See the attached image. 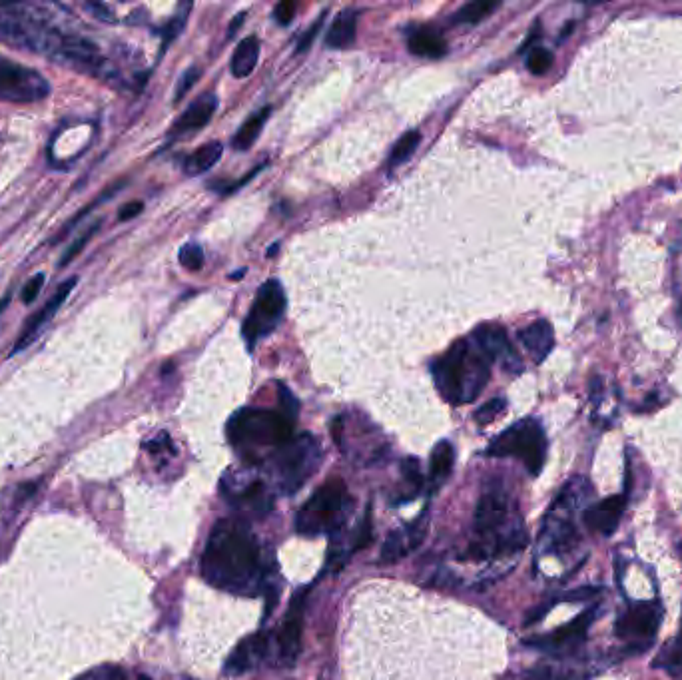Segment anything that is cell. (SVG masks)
Returning a JSON list of instances; mask_svg holds the SVG:
<instances>
[{"mask_svg": "<svg viewBox=\"0 0 682 680\" xmlns=\"http://www.w3.org/2000/svg\"><path fill=\"white\" fill-rule=\"evenodd\" d=\"M66 8L36 2H0V42L44 56L80 74L122 86L118 68L98 44L62 22Z\"/></svg>", "mask_w": 682, "mask_h": 680, "instance_id": "obj_1", "label": "cell"}, {"mask_svg": "<svg viewBox=\"0 0 682 680\" xmlns=\"http://www.w3.org/2000/svg\"><path fill=\"white\" fill-rule=\"evenodd\" d=\"M200 569L212 587L238 597H256L266 585L262 549L244 519L226 517L214 525Z\"/></svg>", "mask_w": 682, "mask_h": 680, "instance_id": "obj_2", "label": "cell"}, {"mask_svg": "<svg viewBox=\"0 0 682 680\" xmlns=\"http://www.w3.org/2000/svg\"><path fill=\"white\" fill-rule=\"evenodd\" d=\"M473 535L469 557L477 561L517 555L529 543L517 505L499 489H491L481 495L475 509Z\"/></svg>", "mask_w": 682, "mask_h": 680, "instance_id": "obj_3", "label": "cell"}, {"mask_svg": "<svg viewBox=\"0 0 682 680\" xmlns=\"http://www.w3.org/2000/svg\"><path fill=\"white\" fill-rule=\"evenodd\" d=\"M441 397L453 405L475 401L491 377V361L473 340L455 341L433 367Z\"/></svg>", "mask_w": 682, "mask_h": 680, "instance_id": "obj_4", "label": "cell"}, {"mask_svg": "<svg viewBox=\"0 0 682 680\" xmlns=\"http://www.w3.org/2000/svg\"><path fill=\"white\" fill-rule=\"evenodd\" d=\"M593 489L585 477L569 479L551 503L539 533L537 551L543 557H565L579 545V515Z\"/></svg>", "mask_w": 682, "mask_h": 680, "instance_id": "obj_5", "label": "cell"}, {"mask_svg": "<svg viewBox=\"0 0 682 680\" xmlns=\"http://www.w3.org/2000/svg\"><path fill=\"white\" fill-rule=\"evenodd\" d=\"M294 423L282 411L246 407L236 411L228 421V439L244 457L256 463L260 461L258 455L262 449L278 451L294 439Z\"/></svg>", "mask_w": 682, "mask_h": 680, "instance_id": "obj_6", "label": "cell"}, {"mask_svg": "<svg viewBox=\"0 0 682 680\" xmlns=\"http://www.w3.org/2000/svg\"><path fill=\"white\" fill-rule=\"evenodd\" d=\"M353 511V499L341 479L324 483L298 511L296 531L304 537L336 535L345 529Z\"/></svg>", "mask_w": 682, "mask_h": 680, "instance_id": "obj_7", "label": "cell"}, {"mask_svg": "<svg viewBox=\"0 0 682 680\" xmlns=\"http://www.w3.org/2000/svg\"><path fill=\"white\" fill-rule=\"evenodd\" d=\"M322 459V445L310 433H302L274 451L272 465L280 491L284 495L298 493L308 483V479L316 475Z\"/></svg>", "mask_w": 682, "mask_h": 680, "instance_id": "obj_8", "label": "cell"}, {"mask_svg": "<svg viewBox=\"0 0 682 680\" xmlns=\"http://www.w3.org/2000/svg\"><path fill=\"white\" fill-rule=\"evenodd\" d=\"M547 435L543 425L533 419H521L501 435H497L487 447L489 457H515L527 471L537 477L547 461Z\"/></svg>", "mask_w": 682, "mask_h": 680, "instance_id": "obj_9", "label": "cell"}, {"mask_svg": "<svg viewBox=\"0 0 682 680\" xmlns=\"http://www.w3.org/2000/svg\"><path fill=\"white\" fill-rule=\"evenodd\" d=\"M663 623V607L657 601H639L617 619L615 633L629 653H645L653 647Z\"/></svg>", "mask_w": 682, "mask_h": 680, "instance_id": "obj_10", "label": "cell"}, {"mask_svg": "<svg viewBox=\"0 0 682 680\" xmlns=\"http://www.w3.org/2000/svg\"><path fill=\"white\" fill-rule=\"evenodd\" d=\"M286 314V292L278 280H268L260 290L244 320V340L254 349L256 341L268 338Z\"/></svg>", "mask_w": 682, "mask_h": 680, "instance_id": "obj_11", "label": "cell"}, {"mask_svg": "<svg viewBox=\"0 0 682 680\" xmlns=\"http://www.w3.org/2000/svg\"><path fill=\"white\" fill-rule=\"evenodd\" d=\"M50 82L34 68L12 62L0 54V100L30 104L48 98Z\"/></svg>", "mask_w": 682, "mask_h": 680, "instance_id": "obj_12", "label": "cell"}, {"mask_svg": "<svg viewBox=\"0 0 682 680\" xmlns=\"http://www.w3.org/2000/svg\"><path fill=\"white\" fill-rule=\"evenodd\" d=\"M220 493L224 499L246 515L264 517L272 511L274 497L270 495L266 483L246 471H230L220 483Z\"/></svg>", "mask_w": 682, "mask_h": 680, "instance_id": "obj_13", "label": "cell"}, {"mask_svg": "<svg viewBox=\"0 0 682 680\" xmlns=\"http://www.w3.org/2000/svg\"><path fill=\"white\" fill-rule=\"evenodd\" d=\"M597 613H599V607H593V609L585 611L583 615H579L575 621L557 629L555 633L545 635V637H535V639L527 641L525 645L539 649V651H547V653H563V651L577 649L579 645H583L587 641L589 629L595 623Z\"/></svg>", "mask_w": 682, "mask_h": 680, "instance_id": "obj_14", "label": "cell"}, {"mask_svg": "<svg viewBox=\"0 0 682 680\" xmlns=\"http://www.w3.org/2000/svg\"><path fill=\"white\" fill-rule=\"evenodd\" d=\"M427 527H429V519H427V511H423L411 523L395 529L385 539V543L381 547L379 563L393 565V563L401 561L403 557L411 555L423 543V539L427 535Z\"/></svg>", "mask_w": 682, "mask_h": 680, "instance_id": "obj_15", "label": "cell"}, {"mask_svg": "<svg viewBox=\"0 0 682 680\" xmlns=\"http://www.w3.org/2000/svg\"><path fill=\"white\" fill-rule=\"evenodd\" d=\"M304 613H306V591H300L294 597V601L288 609V615H286V619L278 631V637H276L278 655L286 667L296 665V659L300 655L302 631H304Z\"/></svg>", "mask_w": 682, "mask_h": 680, "instance_id": "obj_16", "label": "cell"}, {"mask_svg": "<svg viewBox=\"0 0 682 680\" xmlns=\"http://www.w3.org/2000/svg\"><path fill=\"white\" fill-rule=\"evenodd\" d=\"M471 340L477 343L491 363L499 361L513 375L523 371V361L501 326H481L473 332Z\"/></svg>", "mask_w": 682, "mask_h": 680, "instance_id": "obj_17", "label": "cell"}, {"mask_svg": "<svg viewBox=\"0 0 682 680\" xmlns=\"http://www.w3.org/2000/svg\"><path fill=\"white\" fill-rule=\"evenodd\" d=\"M627 507V495H611L583 511V521L589 531L599 533L603 537H611L623 519Z\"/></svg>", "mask_w": 682, "mask_h": 680, "instance_id": "obj_18", "label": "cell"}, {"mask_svg": "<svg viewBox=\"0 0 682 680\" xmlns=\"http://www.w3.org/2000/svg\"><path fill=\"white\" fill-rule=\"evenodd\" d=\"M76 278H70V280H66L60 288H58V292L48 300V304L44 306V308H40L28 322H26V326H24V330H22V334H20V338H18V341L12 345V355L14 353H20L22 349H26L32 341L36 340L38 336H40V330L56 316V312L62 308V304L66 302V298L70 296V292L74 290V286H76Z\"/></svg>", "mask_w": 682, "mask_h": 680, "instance_id": "obj_19", "label": "cell"}, {"mask_svg": "<svg viewBox=\"0 0 682 680\" xmlns=\"http://www.w3.org/2000/svg\"><path fill=\"white\" fill-rule=\"evenodd\" d=\"M268 651H270V637L266 633H256V635L248 637L246 641H242L236 647V651L228 659L226 675L240 677V675L252 671L258 663H262L266 659Z\"/></svg>", "mask_w": 682, "mask_h": 680, "instance_id": "obj_20", "label": "cell"}, {"mask_svg": "<svg viewBox=\"0 0 682 680\" xmlns=\"http://www.w3.org/2000/svg\"><path fill=\"white\" fill-rule=\"evenodd\" d=\"M218 110V96L212 92H204L198 100H194L186 112L172 124L170 136H184L196 130H202Z\"/></svg>", "mask_w": 682, "mask_h": 680, "instance_id": "obj_21", "label": "cell"}, {"mask_svg": "<svg viewBox=\"0 0 682 680\" xmlns=\"http://www.w3.org/2000/svg\"><path fill=\"white\" fill-rule=\"evenodd\" d=\"M519 341L531 353L535 363H543L555 347V332L547 320H537L519 332Z\"/></svg>", "mask_w": 682, "mask_h": 680, "instance_id": "obj_22", "label": "cell"}, {"mask_svg": "<svg viewBox=\"0 0 682 680\" xmlns=\"http://www.w3.org/2000/svg\"><path fill=\"white\" fill-rule=\"evenodd\" d=\"M355 36H357V10L343 8L334 18L326 34V46L332 50H347L355 44Z\"/></svg>", "mask_w": 682, "mask_h": 680, "instance_id": "obj_23", "label": "cell"}, {"mask_svg": "<svg viewBox=\"0 0 682 680\" xmlns=\"http://www.w3.org/2000/svg\"><path fill=\"white\" fill-rule=\"evenodd\" d=\"M407 48L411 54L421 56V58H431V60L441 58L447 52V44L443 36L427 26H421L407 36Z\"/></svg>", "mask_w": 682, "mask_h": 680, "instance_id": "obj_24", "label": "cell"}, {"mask_svg": "<svg viewBox=\"0 0 682 680\" xmlns=\"http://www.w3.org/2000/svg\"><path fill=\"white\" fill-rule=\"evenodd\" d=\"M453 463H455L453 445L449 441H439L433 447L431 459H429V483L433 491H439L447 483L453 471Z\"/></svg>", "mask_w": 682, "mask_h": 680, "instance_id": "obj_25", "label": "cell"}, {"mask_svg": "<svg viewBox=\"0 0 682 680\" xmlns=\"http://www.w3.org/2000/svg\"><path fill=\"white\" fill-rule=\"evenodd\" d=\"M258 58H260V40L256 36L244 38L232 54V60H230L232 74L236 78H248L254 72Z\"/></svg>", "mask_w": 682, "mask_h": 680, "instance_id": "obj_26", "label": "cell"}, {"mask_svg": "<svg viewBox=\"0 0 682 680\" xmlns=\"http://www.w3.org/2000/svg\"><path fill=\"white\" fill-rule=\"evenodd\" d=\"M222 154H224V144L222 142H208V144L200 146L196 152H192L186 158L184 172L188 176H200V174L208 172L210 168H214L220 162Z\"/></svg>", "mask_w": 682, "mask_h": 680, "instance_id": "obj_27", "label": "cell"}, {"mask_svg": "<svg viewBox=\"0 0 682 680\" xmlns=\"http://www.w3.org/2000/svg\"><path fill=\"white\" fill-rule=\"evenodd\" d=\"M270 112H272V106H266L262 110H258L256 114H252L242 126L240 130L236 132L234 140H232V146L240 152H246L254 146V142L258 140V136L262 134V128L266 126L268 118H270Z\"/></svg>", "mask_w": 682, "mask_h": 680, "instance_id": "obj_28", "label": "cell"}, {"mask_svg": "<svg viewBox=\"0 0 682 680\" xmlns=\"http://www.w3.org/2000/svg\"><path fill=\"white\" fill-rule=\"evenodd\" d=\"M653 667L669 673L675 679H682V639L677 637L669 641L653 661Z\"/></svg>", "mask_w": 682, "mask_h": 680, "instance_id": "obj_29", "label": "cell"}, {"mask_svg": "<svg viewBox=\"0 0 682 680\" xmlns=\"http://www.w3.org/2000/svg\"><path fill=\"white\" fill-rule=\"evenodd\" d=\"M499 8V2L495 0H475V2H467L463 4L453 16L451 20L455 24H477L483 18H487L491 12H495Z\"/></svg>", "mask_w": 682, "mask_h": 680, "instance_id": "obj_30", "label": "cell"}, {"mask_svg": "<svg viewBox=\"0 0 682 680\" xmlns=\"http://www.w3.org/2000/svg\"><path fill=\"white\" fill-rule=\"evenodd\" d=\"M589 675L585 673H575V671H557L551 665H537L525 671H519L515 675H509L505 680H573L587 679Z\"/></svg>", "mask_w": 682, "mask_h": 680, "instance_id": "obj_31", "label": "cell"}, {"mask_svg": "<svg viewBox=\"0 0 682 680\" xmlns=\"http://www.w3.org/2000/svg\"><path fill=\"white\" fill-rule=\"evenodd\" d=\"M419 142H421V132H419V130L405 132V134L395 142V146H393V150H391V154H389V170H395L397 166L405 164V162L413 156V152L417 150Z\"/></svg>", "mask_w": 682, "mask_h": 680, "instance_id": "obj_32", "label": "cell"}, {"mask_svg": "<svg viewBox=\"0 0 682 680\" xmlns=\"http://www.w3.org/2000/svg\"><path fill=\"white\" fill-rule=\"evenodd\" d=\"M551 66H553V52H551V50H547V48H543V46H535V48L529 52V56H527V68H529V72L541 76V74H545Z\"/></svg>", "mask_w": 682, "mask_h": 680, "instance_id": "obj_33", "label": "cell"}, {"mask_svg": "<svg viewBox=\"0 0 682 680\" xmlns=\"http://www.w3.org/2000/svg\"><path fill=\"white\" fill-rule=\"evenodd\" d=\"M190 8H192V4H186L184 8H180V12L172 18V20H168L166 22V26L162 28V36H164V42H162V50H166V46L174 40V38H178L180 36V32L184 30V26H186V20H188V12H190Z\"/></svg>", "mask_w": 682, "mask_h": 680, "instance_id": "obj_34", "label": "cell"}, {"mask_svg": "<svg viewBox=\"0 0 682 680\" xmlns=\"http://www.w3.org/2000/svg\"><path fill=\"white\" fill-rule=\"evenodd\" d=\"M124 184H126V182H124V180H122V182H116V184H114V186H110V188H106V190H104V194H102V196H98V198H96V200H94V202H92V204H88V206H86V208H84V210H82V212H80V214H76V216H74V218H72V220H70V222H68V226H66V228H64V230H62V232H60V234H58V236H56V240H54V242H58V240H60V238H64V236H66V234H68V232H70V230H72V228H74V226H76V224H78V222H80V220H82V218H84V216H86V214H88V212H92V208H96V206H98V204H102V202H106V200H108V198H112V196H116V192H118V190H120V188H122V186H124Z\"/></svg>", "mask_w": 682, "mask_h": 680, "instance_id": "obj_35", "label": "cell"}, {"mask_svg": "<svg viewBox=\"0 0 682 680\" xmlns=\"http://www.w3.org/2000/svg\"><path fill=\"white\" fill-rule=\"evenodd\" d=\"M180 264L190 272H200L204 268V250L196 242H188L180 250Z\"/></svg>", "mask_w": 682, "mask_h": 680, "instance_id": "obj_36", "label": "cell"}, {"mask_svg": "<svg viewBox=\"0 0 682 680\" xmlns=\"http://www.w3.org/2000/svg\"><path fill=\"white\" fill-rule=\"evenodd\" d=\"M507 409V401L503 397H495L491 401H487L481 409H477L475 413V421L481 423V425H487V423H493L503 411Z\"/></svg>", "mask_w": 682, "mask_h": 680, "instance_id": "obj_37", "label": "cell"}, {"mask_svg": "<svg viewBox=\"0 0 682 680\" xmlns=\"http://www.w3.org/2000/svg\"><path fill=\"white\" fill-rule=\"evenodd\" d=\"M98 230H100V220H98V222H94V226H90V228H88V230H86V232H84V234H82V236H80V238H78V240H76V242H74V244H72V246L66 250L64 258L60 260V264H58V266H60V268H66V266H68V264H70V262H72V260H74V258H76V256H78V254H80V252L86 248V244L90 242V238H92V236H94Z\"/></svg>", "mask_w": 682, "mask_h": 680, "instance_id": "obj_38", "label": "cell"}, {"mask_svg": "<svg viewBox=\"0 0 682 680\" xmlns=\"http://www.w3.org/2000/svg\"><path fill=\"white\" fill-rule=\"evenodd\" d=\"M401 469H403V477H405V483L411 487V493H413V497L421 491V487H423V475H421V469H419V461L417 459H405L403 461V465H401Z\"/></svg>", "mask_w": 682, "mask_h": 680, "instance_id": "obj_39", "label": "cell"}, {"mask_svg": "<svg viewBox=\"0 0 682 680\" xmlns=\"http://www.w3.org/2000/svg\"><path fill=\"white\" fill-rule=\"evenodd\" d=\"M200 68L198 66H190L184 74H182V78H180V82H178V86H176V94H174V102H180L188 92H190V88L196 84V80L200 78Z\"/></svg>", "mask_w": 682, "mask_h": 680, "instance_id": "obj_40", "label": "cell"}, {"mask_svg": "<svg viewBox=\"0 0 682 680\" xmlns=\"http://www.w3.org/2000/svg\"><path fill=\"white\" fill-rule=\"evenodd\" d=\"M44 282H46V276H44L42 272L34 274V276L26 282V286L22 288V294H20L22 304H32V302L38 298V294H40Z\"/></svg>", "mask_w": 682, "mask_h": 680, "instance_id": "obj_41", "label": "cell"}, {"mask_svg": "<svg viewBox=\"0 0 682 680\" xmlns=\"http://www.w3.org/2000/svg\"><path fill=\"white\" fill-rule=\"evenodd\" d=\"M278 391H280V403H282V413L288 415L292 421H296L298 417V411H300V403L298 399L294 397V393L286 387V385H278Z\"/></svg>", "mask_w": 682, "mask_h": 680, "instance_id": "obj_42", "label": "cell"}, {"mask_svg": "<svg viewBox=\"0 0 682 680\" xmlns=\"http://www.w3.org/2000/svg\"><path fill=\"white\" fill-rule=\"evenodd\" d=\"M76 680H126V675L116 667H100ZM144 680V679H142Z\"/></svg>", "mask_w": 682, "mask_h": 680, "instance_id": "obj_43", "label": "cell"}, {"mask_svg": "<svg viewBox=\"0 0 682 680\" xmlns=\"http://www.w3.org/2000/svg\"><path fill=\"white\" fill-rule=\"evenodd\" d=\"M324 20H326V12H322L320 14V18L312 24V28H308L306 30V34L300 38V42H298V52L302 54V52H306L310 46H312V42L316 40V36H318V32L322 30V26H324Z\"/></svg>", "mask_w": 682, "mask_h": 680, "instance_id": "obj_44", "label": "cell"}, {"mask_svg": "<svg viewBox=\"0 0 682 680\" xmlns=\"http://www.w3.org/2000/svg\"><path fill=\"white\" fill-rule=\"evenodd\" d=\"M84 8H86L92 16H96L98 20H102V22H108V24H114V22H116L112 10H110L106 4H100V2H86Z\"/></svg>", "mask_w": 682, "mask_h": 680, "instance_id": "obj_45", "label": "cell"}, {"mask_svg": "<svg viewBox=\"0 0 682 680\" xmlns=\"http://www.w3.org/2000/svg\"><path fill=\"white\" fill-rule=\"evenodd\" d=\"M298 10V4L296 2H280L274 10V18L280 22V24H290L294 20V14Z\"/></svg>", "mask_w": 682, "mask_h": 680, "instance_id": "obj_46", "label": "cell"}, {"mask_svg": "<svg viewBox=\"0 0 682 680\" xmlns=\"http://www.w3.org/2000/svg\"><path fill=\"white\" fill-rule=\"evenodd\" d=\"M142 210H144V204H142V202H130V204H126V206L120 208L118 220H120V222H128V220L136 218Z\"/></svg>", "mask_w": 682, "mask_h": 680, "instance_id": "obj_47", "label": "cell"}, {"mask_svg": "<svg viewBox=\"0 0 682 680\" xmlns=\"http://www.w3.org/2000/svg\"><path fill=\"white\" fill-rule=\"evenodd\" d=\"M244 16H246V12H240L238 16H236V20H234V24L228 28V36L232 38L234 34H236V30H238V26L244 22Z\"/></svg>", "mask_w": 682, "mask_h": 680, "instance_id": "obj_48", "label": "cell"}, {"mask_svg": "<svg viewBox=\"0 0 682 680\" xmlns=\"http://www.w3.org/2000/svg\"><path fill=\"white\" fill-rule=\"evenodd\" d=\"M244 274H246V270H238V274H234V276H232V280H240Z\"/></svg>", "mask_w": 682, "mask_h": 680, "instance_id": "obj_49", "label": "cell"}, {"mask_svg": "<svg viewBox=\"0 0 682 680\" xmlns=\"http://www.w3.org/2000/svg\"><path fill=\"white\" fill-rule=\"evenodd\" d=\"M679 637H681V639H682V621H681V635H679Z\"/></svg>", "mask_w": 682, "mask_h": 680, "instance_id": "obj_50", "label": "cell"}, {"mask_svg": "<svg viewBox=\"0 0 682 680\" xmlns=\"http://www.w3.org/2000/svg\"><path fill=\"white\" fill-rule=\"evenodd\" d=\"M681 316H682V304H681Z\"/></svg>", "mask_w": 682, "mask_h": 680, "instance_id": "obj_51", "label": "cell"}]
</instances>
